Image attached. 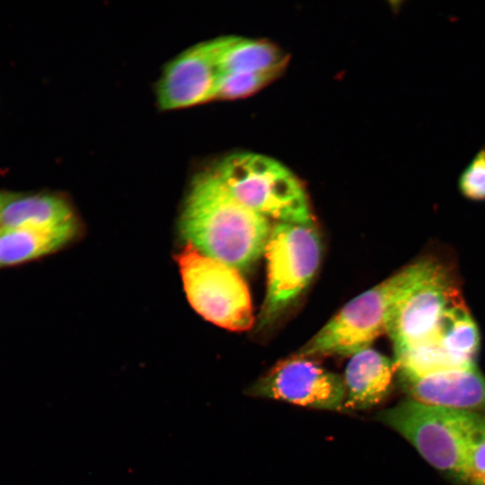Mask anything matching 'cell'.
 <instances>
[{
  "instance_id": "5bb4252c",
  "label": "cell",
  "mask_w": 485,
  "mask_h": 485,
  "mask_svg": "<svg viewBox=\"0 0 485 485\" xmlns=\"http://www.w3.org/2000/svg\"><path fill=\"white\" fill-rule=\"evenodd\" d=\"M222 75L244 72L282 71L287 57L276 45L237 36L216 38Z\"/></svg>"
},
{
  "instance_id": "5b68a950",
  "label": "cell",
  "mask_w": 485,
  "mask_h": 485,
  "mask_svg": "<svg viewBox=\"0 0 485 485\" xmlns=\"http://www.w3.org/2000/svg\"><path fill=\"white\" fill-rule=\"evenodd\" d=\"M264 252L268 279L260 328L273 322L309 285L319 268L322 243L313 223H277Z\"/></svg>"
},
{
  "instance_id": "7a4b0ae2",
  "label": "cell",
  "mask_w": 485,
  "mask_h": 485,
  "mask_svg": "<svg viewBox=\"0 0 485 485\" xmlns=\"http://www.w3.org/2000/svg\"><path fill=\"white\" fill-rule=\"evenodd\" d=\"M376 419L407 441L433 467L462 481L474 445L485 436V414L427 405L412 399Z\"/></svg>"
},
{
  "instance_id": "52a82bcc",
  "label": "cell",
  "mask_w": 485,
  "mask_h": 485,
  "mask_svg": "<svg viewBox=\"0 0 485 485\" xmlns=\"http://www.w3.org/2000/svg\"><path fill=\"white\" fill-rule=\"evenodd\" d=\"M461 297L444 268L427 260L425 268L394 304L388 326L394 352L427 341L445 309Z\"/></svg>"
},
{
  "instance_id": "8fae6325",
  "label": "cell",
  "mask_w": 485,
  "mask_h": 485,
  "mask_svg": "<svg viewBox=\"0 0 485 485\" xmlns=\"http://www.w3.org/2000/svg\"><path fill=\"white\" fill-rule=\"evenodd\" d=\"M394 361L367 348L350 357L344 373V410H361L380 403L389 393Z\"/></svg>"
},
{
  "instance_id": "e0dca14e",
  "label": "cell",
  "mask_w": 485,
  "mask_h": 485,
  "mask_svg": "<svg viewBox=\"0 0 485 485\" xmlns=\"http://www.w3.org/2000/svg\"><path fill=\"white\" fill-rule=\"evenodd\" d=\"M461 193L474 201L485 200V146L481 148L459 177Z\"/></svg>"
},
{
  "instance_id": "ba28073f",
  "label": "cell",
  "mask_w": 485,
  "mask_h": 485,
  "mask_svg": "<svg viewBox=\"0 0 485 485\" xmlns=\"http://www.w3.org/2000/svg\"><path fill=\"white\" fill-rule=\"evenodd\" d=\"M248 393L313 409L342 410L346 390L343 377L309 357L295 355L257 380Z\"/></svg>"
},
{
  "instance_id": "8992f818",
  "label": "cell",
  "mask_w": 485,
  "mask_h": 485,
  "mask_svg": "<svg viewBox=\"0 0 485 485\" xmlns=\"http://www.w3.org/2000/svg\"><path fill=\"white\" fill-rule=\"evenodd\" d=\"M177 261L187 297L201 316L230 331L252 326L250 293L237 269L207 257L190 243Z\"/></svg>"
},
{
  "instance_id": "7c38bea8",
  "label": "cell",
  "mask_w": 485,
  "mask_h": 485,
  "mask_svg": "<svg viewBox=\"0 0 485 485\" xmlns=\"http://www.w3.org/2000/svg\"><path fill=\"white\" fill-rule=\"evenodd\" d=\"M76 227L69 205L49 194L0 193L1 227Z\"/></svg>"
},
{
  "instance_id": "9a60e30c",
  "label": "cell",
  "mask_w": 485,
  "mask_h": 485,
  "mask_svg": "<svg viewBox=\"0 0 485 485\" xmlns=\"http://www.w3.org/2000/svg\"><path fill=\"white\" fill-rule=\"evenodd\" d=\"M424 344L436 346L463 362L474 364L480 335L462 297L445 309L433 334L419 345Z\"/></svg>"
},
{
  "instance_id": "2e32d148",
  "label": "cell",
  "mask_w": 485,
  "mask_h": 485,
  "mask_svg": "<svg viewBox=\"0 0 485 485\" xmlns=\"http://www.w3.org/2000/svg\"><path fill=\"white\" fill-rule=\"evenodd\" d=\"M281 71L244 72L222 75L216 99L234 100L256 93L275 79Z\"/></svg>"
},
{
  "instance_id": "30bf717a",
  "label": "cell",
  "mask_w": 485,
  "mask_h": 485,
  "mask_svg": "<svg viewBox=\"0 0 485 485\" xmlns=\"http://www.w3.org/2000/svg\"><path fill=\"white\" fill-rule=\"evenodd\" d=\"M410 399L446 409L485 411V377L476 366L402 380Z\"/></svg>"
},
{
  "instance_id": "9c48e42d",
  "label": "cell",
  "mask_w": 485,
  "mask_h": 485,
  "mask_svg": "<svg viewBox=\"0 0 485 485\" xmlns=\"http://www.w3.org/2000/svg\"><path fill=\"white\" fill-rule=\"evenodd\" d=\"M221 75L216 40L198 43L163 69L156 87L158 104L176 110L215 100Z\"/></svg>"
},
{
  "instance_id": "6da1fadb",
  "label": "cell",
  "mask_w": 485,
  "mask_h": 485,
  "mask_svg": "<svg viewBox=\"0 0 485 485\" xmlns=\"http://www.w3.org/2000/svg\"><path fill=\"white\" fill-rule=\"evenodd\" d=\"M180 230L201 253L241 270L264 252L271 226L238 201L212 170L193 180Z\"/></svg>"
},
{
  "instance_id": "ac0fdd59",
  "label": "cell",
  "mask_w": 485,
  "mask_h": 485,
  "mask_svg": "<svg viewBox=\"0 0 485 485\" xmlns=\"http://www.w3.org/2000/svg\"><path fill=\"white\" fill-rule=\"evenodd\" d=\"M462 481L467 485H485V436L472 448Z\"/></svg>"
},
{
  "instance_id": "4fadbf2b",
  "label": "cell",
  "mask_w": 485,
  "mask_h": 485,
  "mask_svg": "<svg viewBox=\"0 0 485 485\" xmlns=\"http://www.w3.org/2000/svg\"><path fill=\"white\" fill-rule=\"evenodd\" d=\"M76 227H1L0 267L26 262L59 249Z\"/></svg>"
},
{
  "instance_id": "277c9868",
  "label": "cell",
  "mask_w": 485,
  "mask_h": 485,
  "mask_svg": "<svg viewBox=\"0 0 485 485\" xmlns=\"http://www.w3.org/2000/svg\"><path fill=\"white\" fill-rule=\"evenodd\" d=\"M213 171L238 201L265 218L277 223H313L304 187L276 159L257 153H235Z\"/></svg>"
},
{
  "instance_id": "3957f363",
  "label": "cell",
  "mask_w": 485,
  "mask_h": 485,
  "mask_svg": "<svg viewBox=\"0 0 485 485\" xmlns=\"http://www.w3.org/2000/svg\"><path fill=\"white\" fill-rule=\"evenodd\" d=\"M427 260L415 262L347 303L295 356L352 355L387 331L392 310L417 280Z\"/></svg>"
}]
</instances>
